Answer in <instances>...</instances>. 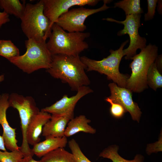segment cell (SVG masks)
Returning a JSON list of instances; mask_svg holds the SVG:
<instances>
[{"mask_svg": "<svg viewBox=\"0 0 162 162\" xmlns=\"http://www.w3.org/2000/svg\"><path fill=\"white\" fill-rule=\"evenodd\" d=\"M118 148L115 146H110L105 149L100 154L99 156L109 159L113 162H143L142 156L137 155L131 160H126L121 157L118 152Z\"/></svg>", "mask_w": 162, "mask_h": 162, "instance_id": "20", "label": "cell"}, {"mask_svg": "<svg viewBox=\"0 0 162 162\" xmlns=\"http://www.w3.org/2000/svg\"><path fill=\"white\" fill-rule=\"evenodd\" d=\"M93 92V90L88 86H82L78 89L75 95L68 97L67 95H64L54 104L41 110L52 115L67 116L73 118L74 117V109L77 102L84 96Z\"/></svg>", "mask_w": 162, "mask_h": 162, "instance_id": "11", "label": "cell"}, {"mask_svg": "<svg viewBox=\"0 0 162 162\" xmlns=\"http://www.w3.org/2000/svg\"><path fill=\"white\" fill-rule=\"evenodd\" d=\"M90 35L88 32H67L54 23L46 43L47 46L52 55L79 56L89 47L85 40Z\"/></svg>", "mask_w": 162, "mask_h": 162, "instance_id": "2", "label": "cell"}, {"mask_svg": "<svg viewBox=\"0 0 162 162\" xmlns=\"http://www.w3.org/2000/svg\"><path fill=\"white\" fill-rule=\"evenodd\" d=\"M0 150L3 151H6L4 143L2 136L0 135Z\"/></svg>", "mask_w": 162, "mask_h": 162, "instance_id": "31", "label": "cell"}, {"mask_svg": "<svg viewBox=\"0 0 162 162\" xmlns=\"http://www.w3.org/2000/svg\"><path fill=\"white\" fill-rule=\"evenodd\" d=\"M68 146L76 162H92L83 153L80 147L74 139L68 142Z\"/></svg>", "mask_w": 162, "mask_h": 162, "instance_id": "25", "label": "cell"}, {"mask_svg": "<svg viewBox=\"0 0 162 162\" xmlns=\"http://www.w3.org/2000/svg\"><path fill=\"white\" fill-rule=\"evenodd\" d=\"M85 70L79 56L56 54L52 55L50 67L46 71L52 77L67 83L72 90L77 91L90 84Z\"/></svg>", "mask_w": 162, "mask_h": 162, "instance_id": "1", "label": "cell"}, {"mask_svg": "<svg viewBox=\"0 0 162 162\" xmlns=\"http://www.w3.org/2000/svg\"><path fill=\"white\" fill-rule=\"evenodd\" d=\"M108 1L104 0L103 5L97 9L81 7L71 9L62 14L55 23L68 32H83L86 29L84 22L88 17L110 8L106 5Z\"/></svg>", "mask_w": 162, "mask_h": 162, "instance_id": "9", "label": "cell"}, {"mask_svg": "<svg viewBox=\"0 0 162 162\" xmlns=\"http://www.w3.org/2000/svg\"><path fill=\"white\" fill-rule=\"evenodd\" d=\"M35 144L32 150L34 154L42 157L49 153L59 148L65 147L68 143L67 137H50Z\"/></svg>", "mask_w": 162, "mask_h": 162, "instance_id": "16", "label": "cell"}, {"mask_svg": "<svg viewBox=\"0 0 162 162\" xmlns=\"http://www.w3.org/2000/svg\"><path fill=\"white\" fill-rule=\"evenodd\" d=\"M4 80V75H1L0 76V82L3 81Z\"/></svg>", "mask_w": 162, "mask_h": 162, "instance_id": "33", "label": "cell"}, {"mask_svg": "<svg viewBox=\"0 0 162 162\" xmlns=\"http://www.w3.org/2000/svg\"><path fill=\"white\" fill-rule=\"evenodd\" d=\"M158 50L156 45L149 44L131 58L133 61L129 67L131 73L127 80L126 88L132 92L137 93H140L148 88L147 72L158 55Z\"/></svg>", "mask_w": 162, "mask_h": 162, "instance_id": "6", "label": "cell"}, {"mask_svg": "<svg viewBox=\"0 0 162 162\" xmlns=\"http://www.w3.org/2000/svg\"><path fill=\"white\" fill-rule=\"evenodd\" d=\"M141 14L126 15L125 20L123 21H119L110 18L103 19L124 25L123 29L119 31L117 35L120 36L127 34L129 36V46L123 50L126 59H131L136 54L138 49L141 50L146 46V39L145 38L141 37L138 33V29L141 26Z\"/></svg>", "mask_w": 162, "mask_h": 162, "instance_id": "8", "label": "cell"}, {"mask_svg": "<svg viewBox=\"0 0 162 162\" xmlns=\"http://www.w3.org/2000/svg\"><path fill=\"white\" fill-rule=\"evenodd\" d=\"M148 85L154 90L162 87V75L154 62L150 66L146 77Z\"/></svg>", "mask_w": 162, "mask_h": 162, "instance_id": "22", "label": "cell"}, {"mask_svg": "<svg viewBox=\"0 0 162 162\" xmlns=\"http://www.w3.org/2000/svg\"><path fill=\"white\" fill-rule=\"evenodd\" d=\"M44 13L48 18L52 28L59 17L74 6L83 7L85 5H95L100 1L98 0H43Z\"/></svg>", "mask_w": 162, "mask_h": 162, "instance_id": "10", "label": "cell"}, {"mask_svg": "<svg viewBox=\"0 0 162 162\" xmlns=\"http://www.w3.org/2000/svg\"><path fill=\"white\" fill-rule=\"evenodd\" d=\"M1 95H0V96H1Z\"/></svg>", "mask_w": 162, "mask_h": 162, "instance_id": "34", "label": "cell"}, {"mask_svg": "<svg viewBox=\"0 0 162 162\" xmlns=\"http://www.w3.org/2000/svg\"><path fill=\"white\" fill-rule=\"evenodd\" d=\"M154 62L157 67L160 73L161 69L162 70V55H160L157 56Z\"/></svg>", "mask_w": 162, "mask_h": 162, "instance_id": "29", "label": "cell"}, {"mask_svg": "<svg viewBox=\"0 0 162 162\" xmlns=\"http://www.w3.org/2000/svg\"><path fill=\"white\" fill-rule=\"evenodd\" d=\"M110 95L108 97L114 102L121 104L130 114L132 119L139 122L142 114L137 104L132 99V92L126 88L118 86L116 83L108 85Z\"/></svg>", "mask_w": 162, "mask_h": 162, "instance_id": "12", "label": "cell"}, {"mask_svg": "<svg viewBox=\"0 0 162 162\" xmlns=\"http://www.w3.org/2000/svg\"><path fill=\"white\" fill-rule=\"evenodd\" d=\"M44 10L43 0L35 4H26L23 14L20 19L21 26L28 39L41 40H46L49 38L52 28Z\"/></svg>", "mask_w": 162, "mask_h": 162, "instance_id": "4", "label": "cell"}, {"mask_svg": "<svg viewBox=\"0 0 162 162\" xmlns=\"http://www.w3.org/2000/svg\"><path fill=\"white\" fill-rule=\"evenodd\" d=\"M40 162H76L73 154L64 148L54 150L42 157Z\"/></svg>", "mask_w": 162, "mask_h": 162, "instance_id": "18", "label": "cell"}, {"mask_svg": "<svg viewBox=\"0 0 162 162\" xmlns=\"http://www.w3.org/2000/svg\"><path fill=\"white\" fill-rule=\"evenodd\" d=\"M9 102L10 106L18 111L20 119L22 142L20 150L24 157H33L34 154L27 140V131L31 120L40 111L34 99L30 96L25 97L16 93H12L9 95Z\"/></svg>", "mask_w": 162, "mask_h": 162, "instance_id": "7", "label": "cell"}, {"mask_svg": "<svg viewBox=\"0 0 162 162\" xmlns=\"http://www.w3.org/2000/svg\"><path fill=\"white\" fill-rule=\"evenodd\" d=\"M72 119L67 116L52 115L43 128L42 135L45 139L63 137L67 124Z\"/></svg>", "mask_w": 162, "mask_h": 162, "instance_id": "15", "label": "cell"}, {"mask_svg": "<svg viewBox=\"0 0 162 162\" xmlns=\"http://www.w3.org/2000/svg\"><path fill=\"white\" fill-rule=\"evenodd\" d=\"M114 5L115 7L122 9L126 15L141 14L143 12L140 0H123L115 3Z\"/></svg>", "mask_w": 162, "mask_h": 162, "instance_id": "21", "label": "cell"}, {"mask_svg": "<svg viewBox=\"0 0 162 162\" xmlns=\"http://www.w3.org/2000/svg\"><path fill=\"white\" fill-rule=\"evenodd\" d=\"M9 94L4 93L0 97V124L3 129L2 136L6 148L10 151L19 150L20 149L17 145L16 139V129L11 127L9 125L6 117V111L10 107L9 102Z\"/></svg>", "mask_w": 162, "mask_h": 162, "instance_id": "13", "label": "cell"}, {"mask_svg": "<svg viewBox=\"0 0 162 162\" xmlns=\"http://www.w3.org/2000/svg\"><path fill=\"white\" fill-rule=\"evenodd\" d=\"M126 40L123 42L119 48L115 50H110V55L100 60H96L83 56L80 59L85 66L87 71H96L101 74L106 76L109 80L120 87L126 88V83L129 76L122 74L119 70V66L121 60L124 56L123 48L128 42Z\"/></svg>", "mask_w": 162, "mask_h": 162, "instance_id": "5", "label": "cell"}, {"mask_svg": "<svg viewBox=\"0 0 162 162\" xmlns=\"http://www.w3.org/2000/svg\"><path fill=\"white\" fill-rule=\"evenodd\" d=\"M21 162H40V161H37L33 158L32 156L24 157Z\"/></svg>", "mask_w": 162, "mask_h": 162, "instance_id": "30", "label": "cell"}, {"mask_svg": "<svg viewBox=\"0 0 162 162\" xmlns=\"http://www.w3.org/2000/svg\"><path fill=\"white\" fill-rule=\"evenodd\" d=\"M25 4L19 0H0V8L7 14L21 19L25 10Z\"/></svg>", "mask_w": 162, "mask_h": 162, "instance_id": "19", "label": "cell"}, {"mask_svg": "<svg viewBox=\"0 0 162 162\" xmlns=\"http://www.w3.org/2000/svg\"><path fill=\"white\" fill-rule=\"evenodd\" d=\"M157 0H148V11L144 15V20L147 21L154 18L155 14L157 3Z\"/></svg>", "mask_w": 162, "mask_h": 162, "instance_id": "27", "label": "cell"}, {"mask_svg": "<svg viewBox=\"0 0 162 162\" xmlns=\"http://www.w3.org/2000/svg\"><path fill=\"white\" fill-rule=\"evenodd\" d=\"M51 117L50 114L41 110L32 118L27 131L26 138L29 144L33 146L40 142L43 128Z\"/></svg>", "mask_w": 162, "mask_h": 162, "instance_id": "14", "label": "cell"}, {"mask_svg": "<svg viewBox=\"0 0 162 162\" xmlns=\"http://www.w3.org/2000/svg\"><path fill=\"white\" fill-rule=\"evenodd\" d=\"M160 3H159L158 4V11L159 12H161V2L160 1Z\"/></svg>", "mask_w": 162, "mask_h": 162, "instance_id": "32", "label": "cell"}, {"mask_svg": "<svg viewBox=\"0 0 162 162\" xmlns=\"http://www.w3.org/2000/svg\"><path fill=\"white\" fill-rule=\"evenodd\" d=\"M10 21L9 15L5 12H0V29L2 26Z\"/></svg>", "mask_w": 162, "mask_h": 162, "instance_id": "28", "label": "cell"}, {"mask_svg": "<svg viewBox=\"0 0 162 162\" xmlns=\"http://www.w3.org/2000/svg\"><path fill=\"white\" fill-rule=\"evenodd\" d=\"M91 120L84 115H80L69 121L65 130L64 135L70 137L80 132L93 134L96 130L89 124Z\"/></svg>", "mask_w": 162, "mask_h": 162, "instance_id": "17", "label": "cell"}, {"mask_svg": "<svg viewBox=\"0 0 162 162\" xmlns=\"http://www.w3.org/2000/svg\"><path fill=\"white\" fill-rule=\"evenodd\" d=\"M105 100L110 104V112L114 117L116 118H120L126 112L122 106L118 103L113 102L108 97L106 98Z\"/></svg>", "mask_w": 162, "mask_h": 162, "instance_id": "26", "label": "cell"}, {"mask_svg": "<svg viewBox=\"0 0 162 162\" xmlns=\"http://www.w3.org/2000/svg\"><path fill=\"white\" fill-rule=\"evenodd\" d=\"M20 55L19 49L11 40H0V56L9 61Z\"/></svg>", "mask_w": 162, "mask_h": 162, "instance_id": "23", "label": "cell"}, {"mask_svg": "<svg viewBox=\"0 0 162 162\" xmlns=\"http://www.w3.org/2000/svg\"><path fill=\"white\" fill-rule=\"evenodd\" d=\"M24 156L20 150L0 151V162H21Z\"/></svg>", "mask_w": 162, "mask_h": 162, "instance_id": "24", "label": "cell"}, {"mask_svg": "<svg viewBox=\"0 0 162 162\" xmlns=\"http://www.w3.org/2000/svg\"><path fill=\"white\" fill-rule=\"evenodd\" d=\"M25 45L26 52L11 59L9 62L28 74L50 67L52 55L47 47L46 40L28 39L25 41Z\"/></svg>", "mask_w": 162, "mask_h": 162, "instance_id": "3", "label": "cell"}]
</instances>
